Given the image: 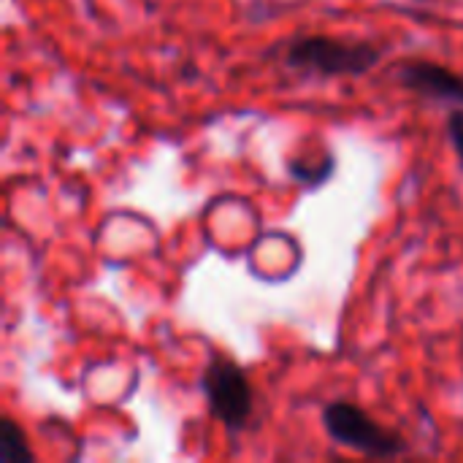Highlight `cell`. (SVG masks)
Instances as JSON below:
<instances>
[{"mask_svg": "<svg viewBox=\"0 0 463 463\" xmlns=\"http://www.w3.org/2000/svg\"><path fill=\"white\" fill-rule=\"evenodd\" d=\"M285 60L290 68L320 76H364L383 60V52L369 41L309 35L293 41L285 52Z\"/></svg>", "mask_w": 463, "mask_h": 463, "instance_id": "obj_1", "label": "cell"}, {"mask_svg": "<svg viewBox=\"0 0 463 463\" xmlns=\"http://www.w3.org/2000/svg\"><path fill=\"white\" fill-rule=\"evenodd\" d=\"M323 426L328 437L369 458H396L407 453V439L393 429L380 426L372 415L350 402H334L323 410Z\"/></svg>", "mask_w": 463, "mask_h": 463, "instance_id": "obj_2", "label": "cell"}, {"mask_svg": "<svg viewBox=\"0 0 463 463\" xmlns=\"http://www.w3.org/2000/svg\"><path fill=\"white\" fill-rule=\"evenodd\" d=\"M201 391L206 396L214 420H220L231 431L247 426L255 402H252V385L236 361L225 355H212L201 377Z\"/></svg>", "mask_w": 463, "mask_h": 463, "instance_id": "obj_3", "label": "cell"}, {"mask_svg": "<svg viewBox=\"0 0 463 463\" xmlns=\"http://www.w3.org/2000/svg\"><path fill=\"white\" fill-rule=\"evenodd\" d=\"M399 81L423 98L445 100V103H463V76L450 68L431 62V60H404L396 68Z\"/></svg>", "mask_w": 463, "mask_h": 463, "instance_id": "obj_4", "label": "cell"}, {"mask_svg": "<svg viewBox=\"0 0 463 463\" xmlns=\"http://www.w3.org/2000/svg\"><path fill=\"white\" fill-rule=\"evenodd\" d=\"M0 463H33V450L24 439V431L11 420H0Z\"/></svg>", "mask_w": 463, "mask_h": 463, "instance_id": "obj_5", "label": "cell"}, {"mask_svg": "<svg viewBox=\"0 0 463 463\" xmlns=\"http://www.w3.org/2000/svg\"><path fill=\"white\" fill-rule=\"evenodd\" d=\"M288 171H290V176H293L296 182H301V184H307V187H320V184H326V182L331 179V174H334V157L326 155L323 160H317V165H309V163H304V160H293V163L288 165Z\"/></svg>", "mask_w": 463, "mask_h": 463, "instance_id": "obj_6", "label": "cell"}, {"mask_svg": "<svg viewBox=\"0 0 463 463\" xmlns=\"http://www.w3.org/2000/svg\"><path fill=\"white\" fill-rule=\"evenodd\" d=\"M448 136H450L453 149H456V155H458V160H461L463 165V109H456L450 114V119H448Z\"/></svg>", "mask_w": 463, "mask_h": 463, "instance_id": "obj_7", "label": "cell"}]
</instances>
